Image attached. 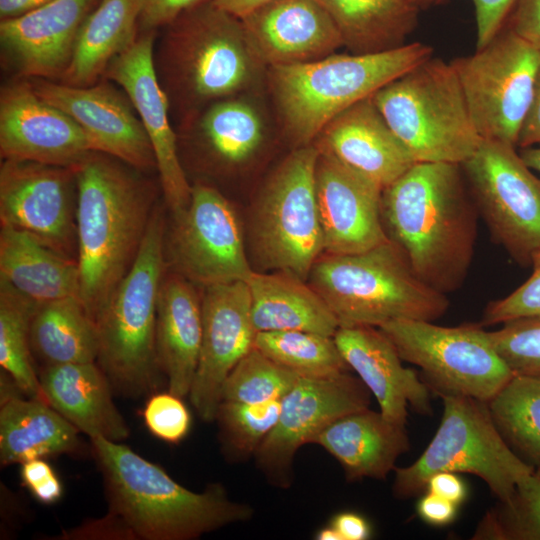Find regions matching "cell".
Masks as SVG:
<instances>
[{"instance_id": "obj_10", "label": "cell", "mask_w": 540, "mask_h": 540, "mask_svg": "<svg viewBox=\"0 0 540 540\" xmlns=\"http://www.w3.org/2000/svg\"><path fill=\"white\" fill-rule=\"evenodd\" d=\"M378 328L403 361L422 370V380L440 397L466 396L487 403L514 375L481 324L445 327L406 319Z\"/></svg>"}, {"instance_id": "obj_42", "label": "cell", "mask_w": 540, "mask_h": 540, "mask_svg": "<svg viewBox=\"0 0 540 540\" xmlns=\"http://www.w3.org/2000/svg\"><path fill=\"white\" fill-rule=\"evenodd\" d=\"M488 337L514 374L540 377V315L514 319Z\"/></svg>"}, {"instance_id": "obj_54", "label": "cell", "mask_w": 540, "mask_h": 540, "mask_svg": "<svg viewBox=\"0 0 540 540\" xmlns=\"http://www.w3.org/2000/svg\"><path fill=\"white\" fill-rule=\"evenodd\" d=\"M220 10L242 20L274 0H210Z\"/></svg>"}, {"instance_id": "obj_45", "label": "cell", "mask_w": 540, "mask_h": 540, "mask_svg": "<svg viewBox=\"0 0 540 540\" xmlns=\"http://www.w3.org/2000/svg\"><path fill=\"white\" fill-rule=\"evenodd\" d=\"M20 476L23 484L41 503L53 504L61 498L62 484L43 458L22 463Z\"/></svg>"}, {"instance_id": "obj_46", "label": "cell", "mask_w": 540, "mask_h": 540, "mask_svg": "<svg viewBox=\"0 0 540 540\" xmlns=\"http://www.w3.org/2000/svg\"><path fill=\"white\" fill-rule=\"evenodd\" d=\"M477 26V49L488 44L502 29L517 0H472Z\"/></svg>"}, {"instance_id": "obj_57", "label": "cell", "mask_w": 540, "mask_h": 540, "mask_svg": "<svg viewBox=\"0 0 540 540\" xmlns=\"http://www.w3.org/2000/svg\"><path fill=\"white\" fill-rule=\"evenodd\" d=\"M315 536L317 540H341L339 533L331 524L320 529Z\"/></svg>"}, {"instance_id": "obj_18", "label": "cell", "mask_w": 540, "mask_h": 540, "mask_svg": "<svg viewBox=\"0 0 540 540\" xmlns=\"http://www.w3.org/2000/svg\"><path fill=\"white\" fill-rule=\"evenodd\" d=\"M204 288L200 357L188 396L199 417L211 422L216 419L226 377L254 348L257 332L252 323L247 282L235 281Z\"/></svg>"}, {"instance_id": "obj_5", "label": "cell", "mask_w": 540, "mask_h": 540, "mask_svg": "<svg viewBox=\"0 0 540 540\" xmlns=\"http://www.w3.org/2000/svg\"><path fill=\"white\" fill-rule=\"evenodd\" d=\"M308 278L340 327L433 322L449 308L447 295L422 281L389 240L362 252L322 254Z\"/></svg>"}, {"instance_id": "obj_9", "label": "cell", "mask_w": 540, "mask_h": 540, "mask_svg": "<svg viewBox=\"0 0 540 540\" xmlns=\"http://www.w3.org/2000/svg\"><path fill=\"white\" fill-rule=\"evenodd\" d=\"M168 26L159 56H154L160 80L198 100L231 95L250 81L259 61L241 20L204 0Z\"/></svg>"}, {"instance_id": "obj_50", "label": "cell", "mask_w": 540, "mask_h": 540, "mask_svg": "<svg viewBox=\"0 0 540 540\" xmlns=\"http://www.w3.org/2000/svg\"><path fill=\"white\" fill-rule=\"evenodd\" d=\"M420 518L434 526L451 523L457 514V505L433 493L427 492L417 503Z\"/></svg>"}, {"instance_id": "obj_28", "label": "cell", "mask_w": 540, "mask_h": 540, "mask_svg": "<svg viewBox=\"0 0 540 540\" xmlns=\"http://www.w3.org/2000/svg\"><path fill=\"white\" fill-rule=\"evenodd\" d=\"M201 341V297L183 276H164L157 304V359L168 391L182 398L191 390Z\"/></svg>"}, {"instance_id": "obj_3", "label": "cell", "mask_w": 540, "mask_h": 540, "mask_svg": "<svg viewBox=\"0 0 540 540\" xmlns=\"http://www.w3.org/2000/svg\"><path fill=\"white\" fill-rule=\"evenodd\" d=\"M109 501V511L135 539L192 540L254 515L246 503L232 500L221 483L195 492L171 478L121 442L90 438Z\"/></svg>"}, {"instance_id": "obj_6", "label": "cell", "mask_w": 540, "mask_h": 540, "mask_svg": "<svg viewBox=\"0 0 540 540\" xmlns=\"http://www.w3.org/2000/svg\"><path fill=\"white\" fill-rule=\"evenodd\" d=\"M431 46L413 42L364 54H330L271 68L273 91L290 136L309 144L354 104L432 57Z\"/></svg>"}, {"instance_id": "obj_43", "label": "cell", "mask_w": 540, "mask_h": 540, "mask_svg": "<svg viewBox=\"0 0 540 540\" xmlns=\"http://www.w3.org/2000/svg\"><path fill=\"white\" fill-rule=\"evenodd\" d=\"M142 417L152 435L171 444L182 441L191 427V414L182 397L168 390L151 394Z\"/></svg>"}, {"instance_id": "obj_39", "label": "cell", "mask_w": 540, "mask_h": 540, "mask_svg": "<svg viewBox=\"0 0 540 540\" xmlns=\"http://www.w3.org/2000/svg\"><path fill=\"white\" fill-rule=\"evenodd\" d=\"M280 400L260 403L221 401L215 420L218 421L222 448L230 460L245 461L254 457L277 423Z\"/></svg>"}, {"instance_id": "obj_40", "label": "cell", "mask_w": 540, "mask_h": 540, "mask_svg": "<svg viewBox=\"0 0 540 540\" xmlns=\"http://www.w3.org/2000/svg\"><path fill=\"white\" fill-rule=\"evenodd\" d=\"M473 539L540 540L539 470L518 485L510 502H499L486 512Z\"/></svg>"}, {"instance_id": "obj_44", "label": "cell", "mask_w": 540, "mask_h": 540, "mask_svg": "<svg viewBox=\"0 0 540 540\" xmlns=\"http://www.w3.org/2000/svg\"><path fill=\"white\" fill-rule=\"evenodd\" d=\"M530 276L507 296L490 302L485 308L481 325L489 326L540 315V248L533 254Z\"/></svg>"}, {"instance_id": "obj_32", "label": "cell", "mask_w": 540, "mask_h": 540, "mask_svg": "<svg viewBox=\"0 0 540 540\" xmlns=\"http://www.w3.org/2000/svg\"><path fill=\"white\" fill-rule=\"evenodd\" d=\"M139 14V0H100L80 27L61 83L95 84L137 36Z\"/></svg>"}, {"instance_id": "obj_34", "label": "cell", "mask_w": 540, "mask_h": 540, "mask_svg": "<svg viewBox=\"0 0 540 540\" xmlns=\"http://www.w3.org/2000/svg\"><path fill=\"white\" fill-rule=\"evenodd\" d=\"M31 350L47 365L95 362L96 322L78 297L38 304L30 323Z\"/></svg>"}, {"instance_id": "obj_35", "label": "cell", "mask_w": 540, "mask_h": 540, "mask_svg": "<svg viewBox=\"0 0 540 540\" xmlns=\"http://www.w3.org/2000/svg\"><path fill=\"white\" fill-rule=\"evenodd\" d=\"M487 406L504 440L536 465L540 461V377L514 374Z\"/></svg>"}, {"instance_id": "obj_53", "label": "cell", "mask_w": 540, "mask_h": 540, "mask_svg": "<svg viewBox=\"0 0 540 540\" xmlns=\"http://www.w3.org/2000/svg\"><path fill=\"white\" fill-rule=\"evenodd\" d=\"M330 524L337 530L341 540H366L371 535L368 521L355 512H340L332 518Z\"/></svg>"}, {"instance_id": "obj_30", "label": "cell", "mask_w": 540, "mask_h": 540, "mask_svg": "<svg viewBox=\"0 0 540 540\" xmlns=\"http://www.w3.org/2000/svg\"><path fill=\"white\" fill-rule=\"evenodd\" d=\"M255 331L298 330L334 337L339 322L306 281L283 271L253 272L247 280Z\"/></svg>"}, {"instance_id": "obj_26", "label": "cell", "mask_w": 540, "mask_h": 540, "mask_svg": "<svg viewBox=\"0 0 540 540\" xmlns=\"http://www.w3.org/2000/svg\"><path fill=\"white\" fill-rule=\"evenodd\" d=\"M38 375L46 402L80 432L114 442L128 438L112 385L95 362L47 365Z\"/></svg>"}, {"instance_id": "obj_47", "label": "cell", "mask_w": 540, "mask_h": 540, "mask_svg": "<svg viewBox=\"0 0 540 540\" xmlns=\"http://www.w3.org/2000/svg\"><path fill=\"white\" fill-rule=\"evenodd\" d=\"M202 1L204 0H139V26L143 30L168 26Z\"/></svg>"}, {"instance_id": "obj_14", "label": "cell", "mask_w": 540, "mask_h": 540, "mask_svg": "<svg viewBox=\"0 0 540 540\" xmlns=\"http://www.w3.org/2000/svg\"><path fill=\"white\" fill-rule=\"evenodd\" d=\"M371 392L348 372L326 378L299 377L281 398L277 423L254 455L267 480L288 488L296 452L336 419L369 408Z\"/></svg>"}, {"instance_id": "obj_2", "label": "cell", "mask_w": 540, "mask_h": 540, "mask_svg": "<svg viewBox=\"0 0 540 540\" xmlns=\"http://www.w3.org/2000/svg\"><path fill=\"white\" fill-rule=\"evenodd\" d=\"M92 152L76 167L80 299L95 318L135 262L155 209L148 182Z\"/></svg>"}, {"instance_id": "obj_41", "label": "cell", "mask_w": 540, "mask_h": 540, "mask_svg": "<svg viewBox=\"0 0 540 540\" xmlns=\"http://www.w3.org/2000/svg\"><path fill=\"white\" fill-rule=\"evenodd\" d=\"M298 378V375L253 348L226 377L221 399L244 403L280 400Z\"/></svg>"}, {"instance_id": "obj_7", "label": "cell", "mask_w": 540, "mask_h": 540, "mask_svg": "<svg viewBox=\"0 0 540 540\" xmlns=\"http://www.w3.org/2000/svg\"><path fill=\"white\" fill-rule=\"evenodd\" d=\"M372 100L416 162L462 165L483 141L451 62L430 57Z\"/></svg>"}, {"instance_id": "obj_24", "label": "cell", "mask_w": 540, "mask_h": 540, "mask_svg": "<svg viewBox=\"0 0 540 540\" xmlns=\"http://www.w3.org/2000/svg\"><path fill=\"white\" fill-rule=\"evenodd\" d=\"M334 340L385 418L406 426L408 406L421 415L432 414L430 389L417 371L402 365L395 346L378 327H339Z\"/></svg>"}, {"instance_id": "obj_25", "label": "cell", "mask_w": 540, "mask_h": 540, "mask_svg": "<svg viewBox=\"0 0 540 540\" xmlns=\"http://www.w3.org/2000/svg\"><path fill=\"white\" fill-rule=\"evenodd\" d=\"M319 147L383 190L417 163L372 96L343 111L319 135Z\"/></svg>"}, {"instance_id": "obj_1", "label": "cell", "mask_w": 540, "mask_h": 540, "mask_svg": "<svg viewBox=\"0 0 540 540\" xmlns=\"http://www.w3.org/2000/svg\"><path fill=\"white\" fill-rule=\"evenodd\" d=\"M461 165L415 163L382 192L386 235L413 272L444 294L462 286L472 263L478 210Z\"/></svg>"}, {"instance_id": "obj_37", "label": "cell", "mask_w": 540, "mask_h": 540, "mask_svg": "<svg viewBox=\"0 0 540 540\" xmlns=\"http://www.w3.org/2000/svg\"><path fill=\"white\" fill-rule=\"evenodd\" d=\"M38 304L0 282V365L25 395L46 402L32 360L29 330Z\"/></svg>"}, {"instance_id": "obj_31", "label": "cell", "mask_w": 540, "mask_h": 540, "mask_svg": "<svg viewBox=\"0 0 540 540\" xmlns=\"http://www.w3.org/2000/svg\"><path fill=\"white\" fill-rule=\"evenodd\" d=\"M80 432L47 402L10 399L0 408V461L4 466L75 453Z\"/></svg>"}, {"instance_id": "obj_11", "label": "cell", "mask_w": 540, "mask_h": 540, "mask_svg": "<svg viewBox=\"0 0 540 540\" xmlns=\"http://www.w3.org/2000/svg\"><path fill=\"white\" fill-rule=\"evenodd\" d=\"M320 149L292 152L267 184L255 218V243L268 267L304 281L324 253L315 174Z\"/></svg>"}, {"instance_id": "obj_15", "label": "cell", "mask_w": 540, "mask_h": 540, "mask_svg": "<svg viewBox=\"0 0 540 540\" xmlns=\"http://www.w3.org/2000/svg\"><path fill=\"white\" fill-rule=\"evenodd\" d=\"M76 168L3 160L1 226L23 231L77 261Z\"/></svg>"}, {"instance_id": "obj_8", "label": "cell", "mask_w": 540, "mask_h": 540, "mask_svg": "<svg viewBox=\"0 0 540 540\" xmlns=\"http://www.w3.org/2000/svg\"><path fill=\"white\" fill-rule=\"evenodd\" d=\"M440 425L420 457L395 467L392 492L407 499L426 490L428 479L448 471L480 477L501 503L514 497L518 485L535 468L523 461L504 440L487 403L466 396L445 395Z\"/></svg>"}, {"instance_id": "obj_21", "label": "cell", "mask_w": 540, "mask_h": 540, "mask_svg": "<svg viewBox=\"0 0 540 540\" xmlns=\"http://www.w3.org/2000/svg\"><path fill=\"white\" fill-rule=\"evenodd\" d=\"M319 149L315 186L324 252L357 253L387 242L381 214L383 189Z\"/></svg>"}, {"instance_id": "obj_58", "label": "cell", "mask_w": 540, "mask_h": 540, "mask_svg": "<svg viewBox=\"0 0 540 540\" xmlns=\"http://www.w3.org/2000/svg\"><path fill=\"white\" fill-rule=\"evenodd\" d=\"M417 6L419 9L428 7L434 3H438L442 0H407Z\"/></svg>"}, {"instance_id": "obj_22", "label": "cell", "mask_w": 540, "mask_h": 540, "mask_svg": "<svg viewBox=\"0 0 540 540\" xmlns=\"http://www.w3.org/2000/svg\"><path fill=\"white\" fill-rule=\"evenodd\" d=\"M95 0H52L13 18L1 19L0 43L9 66L24 77L61 78Z\"/></svg>"}, {"instance_id": "obj_52", "label": "cell", "mask_w": 540, "mask_h": 540, "mask_svg": "<svg viewBox=\"0 0 540 540\" xmlns=\"http://www.w3.org/2000/svg\"><path fill=\"white\" fill-rule=\"evenodd\" d=\"M537 144H540V62L531 105L521 128L516 146L522 149Z\"/></svg>"}, {"instance_id": "obj_29", "label": "cell", "mask_w": 540, "mask_h": 540, "mask_svg": "<svg viewBox=\"0 0 540 540\" xmlns=\"http://www.w3.org/2000/svg\"><path fill=\"white\" fill-rule=\"evenodd\" d=\"M0 282L37 304L80 298L76 260L57 253L28 233L7 226H1L0 231Z\"/></svg>"}, {"instance_id": "obj_59", "label": "cell", "mask_w": 540, "mask_h": 540, "mask_svg": "<svg viewBox=\"0 0 540 540\" xmlns=\"http://www.w3.org/2000/svg\"><path fill=\"white\" fill-rule=\"evenodd\" d=\"M536 469L540 471V461L536 464Z\"/></svg>"}, {"instance_id": "obj_12", "label": "cell", "mask_w": 540, "mask_h": 540, "mask_svg": "<svg viewBox=\"0 0 540 540\" xmlns=\"http://www.w3.org/2000/svg\"><path fill=\"white\" fill-rule=\"evenodd\" d=\"M540 50L512 29L451 61L473 122L483 139L516 146L534 91Z\"/></svg>"}, {"instance_id": "obj_4", "label": "cell", "mask_w": 540, "mask_h": 540, "mask_svg": "<svg viewBox=\"0 0 540 540\" xmlns=\"http://www.w3.org/2000/svg\"><path fill=\"white\" fill-rule=\"evenodd\" d=\"M164 222L154 209L134 264L98 312V364L114 391L137 398L157 392L158 296L165 272Z\"/></svg>"}, {"instance_id": "obj_19", "label": "cell", "mask_w": 540, "mask_h": 540, "mask_svg": "<svg viewBox=\"0 0 540 540\" xmlns=\"http://www.w3.org/2000/svg\"><path fill=\"white\" fill-rule=\"evenodd\" d=\"M94 151L87 133L68 114L40 97L28 82L0 93V154L3 160L76 168Z\"/></svg>"}, {"instance_id": "obj_48", "label": "cell", "mask_w": 540, "mask_h": 540, "mask_svg": "<svg viewBox=\"0 0 540 540\" xmlns=\"http://www.w3.org/2000/svg\"><path fill=\"white\" fill-rule=\"evenodd\" d=\"M66 539H135L128 526L114 513L64 534Z\"/></svg>"}, {"instance_id": "obj_38", "label": "cell", "mask_w": 540, "mask_h": 540, "mask_svg": "<svg viewBox=\"0 0 540 540\" xmlns=\"http://www.w3.org/2000/svg\"><path fill=\"white\" fill-rule=\"evenodd\" d=\"M201 136L221 161L240 163L248 159L263 138V125L247 103L226 100L215 103L200 122Z\"/></svg>"}, {"instance_id": "obj_55", "label": "cell", "mask_w": 540, "mask_h": 540, "mask_svg": "<svg viewBox=\"0 0 540 540\" xmlns=\"http://www.w3.org/2000/svg\"><path fill=\"white\" fill-rule=\"evenodd\" d=\"M52 0H0L1 19L13 18L38 8Z\"/></svg>"}, {"instance_id": "obj_20", "label": "cell", "mask_w": 540, "mask_h": 540, "mask_svg": "<svg viewBox=\"0 0 540 540\" xmlns=\"http://www.w3.org/2000/svg\"><path fill=\"white\" fill-rule=\"evenodd\" d=\"M30 84L40 97L81 126L95 152L114 157L137 170L156 168L151 142L132 103L110 83L73 86L34 79Z\"/></svg>"}, {"instance_id": "obj_23", "label": "cell", "mask_w": 540, "mask_h": 540, "mask_svg": "<svg viewBox=\"0 0 540 540\" xmlns=\"http://www.w3.org/2000/svg\"><path fill=\"white\" fill-rule=\"evenodd\" d=\"M241 22L254 55L270 67L315 61L343 45L335 23L316 0H274Z\"/></svg>"}, {"instance_id": "obj_16", "label": "cell", "mask_w": 540, "mask_h": 540, "mask_svg": "<svg viewBox=\"0 0 540 540\" xmlns=\"http://www.w3.org/2000/svg\"><path fill=\"white\" fill-rule=\"evenodd\" d=\"M169 251L177 274L204 287L247 282L254 272L233 207L204 184L192 186L186 211L175 219Z\"/></svg>"}, {"instance_id": "obj_13", "label": "cell", "mask_w": 540, "mask_h": 540, "mask_svg": "<svg viewBox=\"0 0 540 540\" xmlns=\"http://www.w3.org/2000/svg\"><path fill=\"white\" fill-rule=\"evenodd\" d=\"M515 147L483 139L461 167L494 240L515 262L530 265L540 248V177Z\"/></svg>"}, {"instance_id": "obj_36", "label": "cell", "mask_w": 540, "mask_h": 540, "mask_svg": "<svg viewBox=\"0 0 540 540\" xmlns=\"http://www.w3.org/2000/svg\"><path fill=\"white\" fill-rule=\"evenodd\" d=\"M254 348L299 377L326 378L348 372L334 337L287 330L258 332Z\"/></svg>"}, {"instance_id": "obj_27", "label": "cell", "mask_w": 540, "mask_h": 540, "mask_svg": "<svg viewBox=\"0 0 540 540\" xmlns=\"http://www.w3.org/2000/svg\"><path fill=\"white\" fill-rule=\"evenodd\" d=\"M312 443L339 462L348 481L385 479L410 448L405 426L369 408L336 419Z\"/></svg>"}, {"instance_id": "obj_51", "label": "cell", "mask_w": 540, "mask_h": 540, "mask_svg": "<svg viewBox=\"0 0 540 540\" xmlns=\"http://www.w3.org/2000/svg\"><path fill=\"white\" fill-rule=\"evenodd\" d=\"M440 496L457 506L467 496V488L462 479L454 472L442 471L433 474L427 481L426 490Z\"/></svg>"}, {"instance_id": "obj_49", "label": "cell", "mask_w": 540, "mask_h": 540, "mask_svg": "<svg viewBox=\"0 0 540 540\" xmlns=\"http://www.w3.org/2000/svg\"><path fill=\"white\" fill-rule=\"evenodd\" d=\"M510 29L540 50V0H517Z\"/></svg>"}, {"instance_id": "obj_33", "label": "cell", "mask_w": 540, "mask_h": 540, "mask_svg": "<svg viewBox=\"0 0 540 540\" xmlns=\"http://www.w3.org/2000/svg\"><path fill=\"white\" fill-rule=\"evenodd\" d=\"M353 53H376L404 45L419 8L407 0H316Z\"/></svg>"}, {"instance_id": "obj_17", "label": "cell", "mask_w": 540, "mask_h": 540, "mask_svg": "<svg viewBox=\"0 0 540 540\" xmlns=\"http://www.w3.org/2000/svg\"><path fill=\"white\" fill-rule=\"evenodd\" d=\"M154 30L137 34L108 65L104 77L118 84L132 103L149 137L162 190L174 219L186 211L192 186L181 165L176 135L169 121V98L154 62Z\"/></svg>"}, {"instance_id": "obj_56", "label": "cell", "mask_w": 540, "mask_h": 540, "mask_svg": "<svg viewBox=\"0 0 540 540\" xmlns=\"http://www.w3.org/2000/svg\"><path fill=\"white\" fill-rule=\"evenodd\" d=\"M519 154L526 165L540 177V147L522 148Z\"/></svg>"}]
</instances>
